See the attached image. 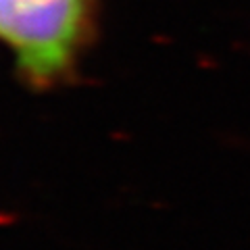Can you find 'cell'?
Masks as SVG:
<instances>
[{"label": "cell", "instance_id": "6da1fadb", "mask_svg": "<svg viewBox=\"0 0 250 250\" xmlns=\"http://www.w3.org/2000/svg\"><path fill=\"white\" fill-rule=\"evenodd\" d=\"M96 0H0V46L34 88L65 82L94 31Z\"/></svg>", "mask_w": 250, "mask_h": 250}]
</instances>
